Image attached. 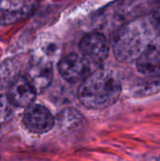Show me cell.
<instances>
[{
    "mask_svg": "<svg viewBox=\"0 0 160 161\" xmlns=\"http://www.w3.org/2000/svg\"><path fill=\"white\" fill-rule=\"evenodd\" d=\"M81 55L91 63L104 61L109 52V42L99 32H91L84 36L79 43Z\"/></svg>",
    "mask_w": 160,
    "mask_h": 161,
    "instance_id": "5b68a950",
    "label": "cell"
},
{
    "mask_svg": "<svg viewBox=\"0 0 160 161\" xmlns=\"http://www.w3.org/2000/svg\"><path fill=\"white\" fill-rule=\"evenodd\" d=\"M8 97L14 107L27 108L32 105L36 92L25 76L20 75L8 89Z\"/></svg>",
    "mask_w": 160,
    "mask_h": 161,
    "instance_id": "9c48e42d",
    "label": "cell"
},
{
    "mask_svg": "<svg viewBox=\"0 0 160 161\" xmlns=\"http://www.w3.org/2000/svg\"><path fill=\"white\" fill-rule=\"evenodd\" d=\"M19 64L13 58H8L0 63V91L8 89L20 76Z\"/></svg>",
    "mask_w": 160,
    "mask_h": 161,
    "instance_id": "30bf717a",
    "label": "cell"
},
{
    "mask_svg": "<svg viewBox=\"0 0 160 161\" xmlns=\"http://www.w3.org/2000/svg\"><path fill=\"white\" fill-rule=\"evenodd\" d=\"M122 85L117 75L108 70L91 72L78 88L81 104L91 109H105L117 102Z\"/></svg>",
    "mask_w": 160,
    "mask_h": 161,
    "instance_id": "6da1fadb",
    "label": "cell"
},
{
    "mask_svg": "<svg viewBox=\"0 0 160 161\" xmlns=\"http://www.w3.org/2000/svg\"><path fill=\"white\" fill-rule=\"evenodd\" d=\"M160 91V76H145L137 80L132 86L135 96H148Z\"/></svg>",
    "mask_w": 160,
    "mask_h": 161,
    "instance_id": "7c38bea8",
    "label": "cell"
},
{
    "mask_svg": "<svg viewBox=\"0 0 160 161\" xmlns=\"http://www.w3.org/2000/svg\"><path fill=\"white\" fill-rule=\"evenodd\" d=\"M60 75L69 83L83 81L91 73V62L82 55L69 54L63 57L58 65Z\"/></svg>",
    "mask_w": 160,
    "mask_h": 161,
    "instance_id": "277c9868",
    "label": "cell"
},
{
    "mask_svg": "<svg viewBox=\"0 0 160 161\" xmlns=\"http://www.w3.org/2000/svg\"><path fill=\"white\" fill-rule=\"evenodd\" d=\"M37 93L45 91L53 79L52 60L41 56H35L32 59L25 75Z\"/></svg>",
    "mask_w": 160,
    "mask_h": 161,
    "instance_id": "3957f363",
    "label": "cell"
},
{
    "mask_svg": "<svg viewBox=\"0 0 160 161\" xmlns=\"http://www.w3.org/2000/svg\"><path fill=\"white\" fill-rule=\"evenodd\" d=\"M150 25L153 28V30L160 35V8L156 9L152 15H151V19H150Z\"/></svg>",
    "mask_w": 160,
    "mask_h": 161,
    "instance_id": "5bb4252c",
    "label": "cell"
},
{
    "mask_svg": "<svg viewBox=\"0 0 160 161\" xmlns=\"http://www.w3.org/2000/svg\"><path fill=\"white\" fill-rule=\"evenodd\" d=\"M36 0H0V24L11 25L32 13Z\"/></svg>",
    "mask_w": 160,
    "mask_h": 161,
    "instance_id": "52a82bcc",
    "label": "cell"
},
{
    "mask_svg": "<svg viewBox=\"0 0 160 161\" xmlns=\"http://www.w3.org/2000/svg\"><path fill=\"white\" fill-rule=\"evenodd\" d=\"M150 25L141 19L131 20L113 33L110 45L117 60L124 63L138 60L153 41Z\"/></svg>",
    "mask_w": 160,
    "mask_h": 161,
    "instance_id": "7a4b0ae2",
    "label": "cell"
},
{
    "mask_svg": "<svg viewBox=\"0 0 160 161\" xmlns=\"http://www.w3.org/2000/svg\"><path fill=\"white\" fill-rule=\"evenodd\" d=\"M23 122L28 130L39 134L48 132L55 125V119L52 113L41 105L27 107L24 112Z\"/></svg>",
    "mask_w": 160,
    "mask_h": 161,
    "instance_id": "8992f818",
    "label": "cell"
},
{
    "mask_svg": "<svg viewBox=\"0 0 160 161\" xmlns=\"http://www.w3.org/2000/svg\"><path fill=\"white\" fill-rule=\"evenodd\" d=\"M137 68L145 76H160V38L155 39L138 58Z\"/></svg>",
    "mask_w": 160,
    "mask_h": 161,
    "instance_id": "ba28073f",
    "label": "cell"
},
{
    "mask_svg": "<svg viewBox=\"0 0 160 161\" xmlns=\"http://www.w3.org/2000/svg\"><path fill=\"white\" fill-rule=\"evenodd\" d=\"M59 127L67 132H74L78 130L84 124L82 114L74 109H66L58 116Z\"/></svg>",
    "mask_w": 160,
    "mask_h": 161,
    "instance_id": "8fae6325",
    "label": "cell"
},
{
    "mask_svg": "<svg viewBox=\"0 0 160 161\" xmlns=\"http://www.w3.org/2000/svg\"><path fill=\"white\" fill-rule=\"evenodd\" d=\"M14 105L10 102L8 95L0 94V125L8 122L14 113Z\"/></svg>",
    "mask_w": 160,
    "mask_h": 161,
    "instance_id": "4fadbf2b",
    "label": "cell"
}]
</instances>
